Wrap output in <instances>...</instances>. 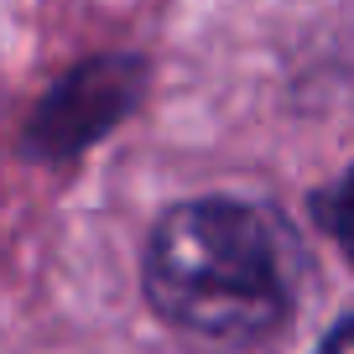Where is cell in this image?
I'll list each match as a JSON object with an SVG mask.
<instances>
[{"label":"cell","instance_id":"obj_1","mask_svg":"<svg viewBox=\"0 0 354 354\" xmlns=\"http://www.w3.org/2000/svg\"><path fill=\"white\" fill-rule=\"evenodd\" d=\"M146 297L167 323L193 339H266L292 308L287 240L271 214L250 203H177L146 245Z\"/></svg>","mask_w":354,"mask_h":354},{"label":"cell","instance_id":"obj_2","mask_svg":"<svg viewBox=\"0 0 354 354\" xmlns=\"http://www.w3.org/2000/svg\"><path fill=\"white\" fill-rule=\"evenodd\" d=\"M318 219H323V230L344 245V255L354 261V167L333 183V188L318 193Z\"/></svg>","mask_w":354,"mask_h":354},{"label":"cell","instance_id":"obj_3","mask_svg":"<svg viewBox=\"0 0 354 354\" xmlns=\"http://www.w3.org/2000/svg\"><path fill=\"white\" fill-rule=\"evenodd\" d=\"M318 354H354V323H344V328H333L328 339H323Z\"/></svg>","mask_w":354,"mask_h":354}]
</instances>
